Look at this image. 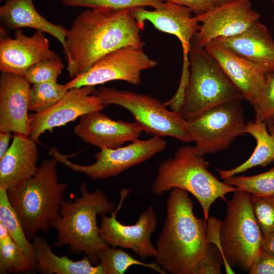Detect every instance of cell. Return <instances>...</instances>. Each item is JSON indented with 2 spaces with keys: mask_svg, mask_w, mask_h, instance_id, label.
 I'll use <instances>...</instances> for the list:
<instances>
[{
  "mask_svg": "<svg viewBox=\"0 0 274 274\" xmlns=\"http://www.w3.org/2000/svg\"><path fill=\"white\" fill-rule=\"evenodd\" d=\"M139 23L127 9H90L75 19L63 51L71 78L87 71L101 57L118 49H143Z\"/></svg>",
  "mask_w": 274,
  "mask_h": 274,
  "instance_id": "6da1fadb",
  "label": "cell"
},
{
  "mask_svg": "<svg viewBox=\"0 0 274 274\" xmlns=\"http://www.w3.org/2000/svg\"><path fill=\"white\" fill-rule=\"evenodd\" d=\"M166 211L154 261L166 273L196 274L211 245L207 220L195 216L188 192L179 188L170 191Z\"/></svg>",
  "mask_w": 274,
  "mask_h": 274,
  "instance_id": "7a4b0ae2",
  "label": "cell"
},
{
  "mask_svg": "<svg viewBox=\"0 0 274 274\" xmlns=\"http://www.w3.org/2000/svg\"><path fill=\"white\" fill-rule=\"evenodd\" d=\"M80 197L62 201L58 216L51 227L56 231L53 246H68L70 254L84 253L93 265L99 264L98 252L108 246L99 234L97 217L112 213L115 204L109 200L103 191L89 192L85 182L79 186Z\"/></svg>",
  "mask_w": 274,
  "mask_h": 274,
  "instance_id": "3957f363",
  "label": "cell"
},
{
  "mask_svg": "<svg viewBox=\"0 0 274 274\" xmlns=\"http://www.w3.org/2000/svg\"><path fill=\"white\" fill-rule=\"evenodd\" d=\"M57 162L54 157L43 160L34 176L7 189L10 203L30 241L39 231L47 233L59 214L67 186L58 181Z\"/></svg>",
  "mask_w": 274,
  "mask_h": 274,
  "instance_id": "277c9868",
  "label": "cell"
},
{
  "mask_svg": "<svg viewBox=\"0 0 274 274\" xmlns=\"http://www.w3.org/2000/svg\"><path fill=\"white\" fill-rule=\"evenodd\" d=\"M208 166L209 163L197 154L194 146L181 147L173 157L159 165L151 192L160 196L179 188L190 192L199 202L207 220L211 207L217 199L225 200L226 194L240 190L220 181L208 170Z\"/></svg>",
  "mask_w": 274,
  "mask_h": 274,
  "instance_id": "5b68a950",
  "label": "cell"
},
{
  "mask_svg": "<svg viewBox=\"0 0 274 274\" xmlns=\"http://www.w3.org/2000/svg\"><path fill=\"white\" fill-rule=\"evenodd\" d=\"M190 74L179 113L187 120L221 104L244 97L217 61L193 38L189 51Z\"/></svg>",
  "mask_w": 274,
  "mask_h": 274,
  "instance_id": "8992f818",
  "label": "cell"
},
{
  "mask_svg": "<svg viewBox=\"0 0 274 274\" xmlns=\"http://www.w3.org/2000/svg\"><path fill=\"white\" fill-rule=\"evenodd\" d=\"M220 239L226 273H235L232 268L248 272L262 250L263 239L250 193L236 191L227 201Z\"/></svg>",
  "mask_w": 274,
  "mask_h": 274,
  "instance_id": "52a82bcc",
  "label": "cell"
},
{
  "mask_svg": "<svg viewBox=\"0 0 274 274\" xmlns=\"http://www.w3.org/2000/svg\"><path fill=\"white\" fill-rule=\"evenodd\" d=\"M94 94L106 106L116 105L128 111L143 131L149 135L170 136L184 143L192 142L186 120L179 112L167 110L163 103L153 97L108 87H99Z\"/></svg>",
  "mask_w": 274,
  "mask_h": 274,
  "instance_id": "ba28073f",
  "label": "cell"
},
{
  "mask_svg": "<svg viewBox=\"0 0 274 274\" xmlns=\"http://www.w3.org/2000/svg\"><path fill=\"white\" fill-rule=\"evenodd\" d=\"M241 101L226 102L186 120V128L197 154H215L227 149L246 132Z\"/></svg>",
  "mask_w": 274,
  "mask_h": 274,
  "instance_id": "9c48e42d",
  "label": "cell"
},
{
  "mask_svg": "<svg viewBox=\"0 0 274 274\" xmlns=\"http://www.w3.org/2000/svg\"><path fill=\"white\" fill-rule=\"evenodd\" d=\"M166 142L161 137L153 136L145 140L139 139L127 146L115 149H101L95 153V161L83 165L68 159L55 148H51L49 154L74 172L82 173L93 180L114 177L131 167L150 159L163 151Z\"/></svg>",
  "mask_w": 274,
  "mask_h": 274,
  "instance_id": "30bf717a",
  "label": "cell"
},
{
  "mask_svg": "<svg viewBox=\"0 0 274 274\" xmlns=\"http://www.w3.org/2000/svg\"><path fill=\"white\" fill-rule=\"evenodd\" d=\"M157 65V62L143 49L125 47L101 57L87 71L77 76L64 86L70 90L94 86L114 80H122L136 85L142 82V72Z\"/></svg>",
  "mask_w": 274,
  "mask_h": 274,
  "instance_id": "8fae6325",
  "label": "cell"
},
{
  "mask_svg": "<svg viewBox=\"0 0 274 274\" xmlns=\"http://www.w3.org/2000/svg\"><path fill=\"white\" fill-rule=\"evenodd\" d=\"M128 190H122L118 206L110 217L101 216L99 234L102 240L113 248L131 250L140 258H154L156 247L151 241L152 234L158 222L153 206H151L139 216L133 225H124L116 218L122 202L129 193Z\"/></svg>",
  "mask_w": 274,
  "mask_h": 274,
  "instance_id": "7c38bea8",
  "label": "cell"
},
{
  "mask_svg": "<svg viewBox=\"0 0 274 274\" xmlns=\"http://www.w3.org/2000/svg\"><path fill=\"white\" fill-rule=\"evenodd\" d=\"M132 14L141 30L149 21L158 30L175 36L183 48V65L179 88L184 89L190 74L189 51L192 39L200 28L199 22L187 7L172 2L162 3L161 7L148 11L144 8L133 9Z\"/></svg>",
  "mask_w": 274,
  "mask_h": 274,
  "instance_id": "4fadbf2b",
  "label": "cell"
},
{
  "mask_svg": "<svg viewBox=\"0 0 274 274\" xmlns=\"http://www.w3.org/2000/svg\"><path fill=\"white\" fill-rule=\"evenodd\" d=\"M195 16L201 24L194 39L203 47L217 38L241 33L260 17L252 0H233Z\"/></svg>",
  "mask_w": 274,
  "mask_h": 274,
  "instance_id": "5bb4252c",
  "label": "cell"
},
{
  "mask_svg": "<svg viewBox=\"0 0 274 274\" xmlns=\"http://www.w3.org/2000/svg\"><path fill=\"white\" fill-rule=\"evenodd\" d=\"M94 86H83L68 90L64 96L53 106L44 112L29 115V138L39 142L40 136L46 131L74 121L85 114L102 111L106 106L94 94Z\"/></svg>",
  "mask_w": 274,
  "mask_h": 274,
  "instance_id": "9a60e30c",
  "label": "cell"
},
{
  "mask_svg": "<svg viewBox=\"0 0 274 274\" xmlns=\"http://www.w3.org/2000/svg\"><path fill=\"white\" fill-rule=\"evenodd\" d=\"M30 83L21 75L2 72L0 76V132L29 138Z\"/></svg>",
  "mask_w": 274,
  "mask_h": 274,
  "instance_id": "2e32d148",
  "label": "cell"
},
{
  "mask_svg": "<svg viewBox=\"0 0 274 274\" xmlns=\"http://www.w3.org/2000/svg\"><path fill=\"white\" fill-rule=\"evenodd\" d=\"M101 111L80 116L74 128V134L83 142L100 150L117 148L127 142L139 140L143 131L139 124L113 120Z\"/></svg>",
  "mask_w": 274,
  "mask_h": 274,
  "instance_id": "e0dca14e",
  "label": "cell"
},
{
  "mask_svg": "<svg viewBox=\"0 0 274 274\" xmlns=\"http://www.w3.org/2000/svg\"><path fill=\"white\" fill-rule=\"evenodd\" d=\"M14 38H5L0 42V70L23 76L33 64L44 60L59 57L50 49L44 33L36 31L30 37L21 28L16 29Z\"/></svg>",
  "mask_w": 274,
  "mask_h": 274,
  "instance_id": "ac0fdd59",
  "label": "cell"
},
{
  "mask_svg": "<svg viewBox=\"0 0 274 274\" xmlns=\"http://www.w3.org/2000/svg\"><path fill=\"white\" fill-rule=\"evenodd\" d=\"M251 105L258 99L266 73L259 66L212 41L204 47Z\"/></svg>",
  "mask_w": 274,
  "mask_h": 274,
  "instance_id": "d6986e66",
  "label": "cell"
},
{
  "mask_svg": "<svg viewBox=\"0 0 274 274\" xmlns=\"http://www.w3.org/2000/svg\"><path fill=\"white\" fill-rule=\"evenodd\" d=\"M213 41L258 65L266 74L274 72V40L260 20L239 35Z\"/></svg>",
  "mask_w": 274,
  "mask_h": 274,
  "instance_id": "ffe728a7",
  "label": "cell"
},
{
  "mask_svg": "<svg viewBox=\"0 0 274 274\" xmlns=\"http://www.w3.org/2000/svg\"><path fill=\"white\" fill-rule=\"evenodd\" d=\"M39 158L36 142L14 134L12 144L0 159V187L11 189L34 176Z\"/></svg>",
  "mask_w": 274,
  "mask_h": 274,
  "instance_id": "44dd1931",
  "label": "cell"
},
{
  "mask_svg": "<svg viewBox=\"0 0 274 274\" xmlns=\"http://www.w3.org/2000/svg\"><path fill=\"white\" fill-rule=\"evenodd\" d=\"M0 18L3 25L8 29L32 28L52 36L63 48L65 46L68 29L42 16L36 9L33 0L6 1L0 7Z\"/></svg>",
  "mask_w": 274,
  "mask_h": 274,
  "instance_id": "7402d4cb",
  "label": "cell"
},
{
  "mask_svg": "<svg viewBox=\"0 0 274 274\" xmlns=\"http://www.w3.org/2000/svg\"><path fill=\"white\" fill-rule=\"evenodd\" d=\"M37 261V269L42 274H105L101 263L93 265L86 257L74 261L66 256L56 255L46 238L36 235L31 241Z\"/></svg>",
  "mask_w": 274,
  "mask_h": 274,
  "instance_id": "603a6c76",
  "label": "cell"
},
{
  "mask_svg": "<svg viewBox=\"0 0 274 274\" xmlns=\"http://www.w3.org/2000/svg\"><path fill=\"white\" fill-rule=\"evenodd\" d=\"M246 132L255 139V148L249 158L238 166L228 170L216 168L222 179L243 173L254 167H266L274 162V134L268 131L266 124L256 120L248 121Z\"/></svg>",
  "mask_w": 274,
  "mask_h": 274,
  "instance_id": "cb8c5ba5",
  "label": "cell"
},
{
  "mask_svg": "<svg viewBox=\"0 0 274 274\" xmlns=\"http://www.w3.org/2000/svg\"><path fill=\"white\" fill-rule=\"evenodd\" d=\"M0 222L7 228L13 241L21 249L37 269V261L32 242L26 237L21 223L10 203L7 188L0 187Z\"/></svg>",
  "mask_w": 274,
  "mask_h": 274,
  "instance_id": "d4e9b609",
  "label": "cell"
},
{
  "mask_svg": "<svg viewBox=\"0 0 274 274\" xmlns=\"http://www.w3.org/2000/svg\"><path fill=\"white\" fill-rule=\"evenodd\" d=\"M0 273H30L35 269L7 228L0 223Z\"/></svg>",
  "mask_w": 274,
  "mask_h": 274,
  "instance_id": "484cf974",
  "label": "cell"
},
{
  "mask_svg": "<svg viewBox=\"0 0 274 274\" xmlns=\"http://www.w3.org/2000/svg\"><path fill=\"white\" fill-rule=\"evenodd\" d=\"M98 257L102 265L105 274H124L132 265H139L155 270L160 274L166 273L155 261L145 263L134 258L121 249L108 246L99 250Z\"/></svg>",
  "mask_w": 274,
  "mask_h": 274,
  "instance_id": "4316f807",
  "label": "cell"
},
{
  "mask_svg": "<svg viewBox=\"0 0 274 274\" xmlns=\"http://www.w3.org/2000/svg\"><path fill=\"white\" fill-rule=\"evenodd\" d=\"M225 183L257 196H274V166L253 176H232L224 180Z\"/></svg>",
  "mask_w": 274,
  "mask_h": 274,
  "instance_id": "83f0119b",
  "label": "cell"
},
{
  "mask_svg": "<svg viewBox=\"0 0 274 274\" xmlns=\"http://www.w3.org/2000/svg\"><path fill=\"white\" fill-rule=\"evenodd\" d=\"M64 85L57 82L32 84L29 92V110L39 113L49 109L66 94Z\"/></svg>",
  "mask_w": 274,
  "mask_h": 274,
  "instance_id": "f1b7e54d",
  "label": "cell"
},
{
  "mask_svg": "<svg viewBox=\"0 0 274 274\" xmlns=\"http://www.w3.org/2000/svg\"><path fill=\"white\" fill-rule=\"evenodd\" d=\"M62 3L66 6L75 7L132 10L145 7L158 9L163 2L161 0H62Z\"/></svg>",
  "mask_w": 274,
  "mask_h": 274,
  "instance_id": "f546056e",
  "label": "cell"
},
{
  "mask_svg": "<svg viewBox=\"0 0 274 274\" xmlns=\"http://www.w3.org/2000/svg\"><path fill=\"white\" fill-rule=\"evenodd\" d=\"M63 67L59 57L44 60L30 66L23 76L31 84L57 82Z\"/></svg>",
  "mask_w": 274,
  "mask_h": 274,
  "instance_id": "4dcf8cb0",
  "label": "cell"
},
{
  "mask_svg": "<svg viewBox=\"0 0 274 274\" xmlns=\"http://www.w3.org/2000/svg\"><path fill=\"white\" fill-rule=\"evenodd\" d=\"M251 106L255 112V120L266 125L274 120V72L266 74L261 92Z\"/></svg>",
  "mask_w": 274,
  "mask_h": 274,
  "instance_id": "1f68e13d",
  "label": "cell"
},
{
  "mask_svg": "<svg viewBox=\"0 0 274 274\" xmlns=\"http://www.w3.org/2000/svg\"><path fill=\"white\" fill-rule=\"evenodd\" d=\"M251 203L263 237L274 232V196L251 195Z\"/></svg>",
  "mask_w": 274,
  "mask_h": 274,
  "instance_id": "d6a6232c",
  "label": "cell"
},
{
  "mask_svg": "<svg viewBox=\"0 0 274 274\" xmlns=\"http://www.w3.org/2000/svg\"><path fill=\"white\" fill-rule=\"evenodd\" d=\"M224 260L218 249L211 245L202 262L198 266L196 274H220Z\"/></svg>",
  "mask_w": 274,
  "mask_h": 274,
  "instance_id": "836d02e7",
  "label": "cell"
},
{
  "mask_svg": "<svg viewBox=\"0 0 274 274\" xmlns=\"http://www.w3.org/2000/svg\"><path fill=\"white\" fill-rule=\"evenodd\" d=\"M248 273L250 274H274V253L262 250Z\"/></svg>",
  "mask_w": 274,
  "mask_h": 274,
  "instance_id": "e575fe53",
  "label": "cell"
},
{
  "mask_svg": "<svg viewBox=\"0 0 274 274\" xmlns=\"http://www.w3.org/2000/svg\"><path fill=\"white\" fill-rule=\"evenodd\" d=\"M188 8L195 15L203 13L217 6L215 0H161Z\"/></svg>",
  "mask_w": 274,
  "mask_h": 274,
  "instance_id": "d590c367",
  "label": "cell"
},
{
  "mask_svg": "<svg viewBox=\"0 0 274 274\" xmlns=\"http://www.w3.org/2000/svg\"><path fill=\"white\" fill-rule=\"evenodd\" d=\"M11 132H0V159L6 153L9 148V144L12 135Z\"/></svg>",
  "mask_w": 274,
  "mask_h": 274,
  "instance_id": "8d00e7d4",
  "label": "cell"
},
{
  "mask_svg": "<svg viewBox=\"0 0 274 274\" xmlns=\"http://www.w3.org/2000/svg\"><path fill=\"white\" fill-rule=\"evenodd\" d=\"M262 248L263 250L274 253V232L263 237Z\"/></svg>",
  "mask_w": 274,
  "mask_h": 274,
  "instance_id": "74e56055",
  "label": "cell"
},
{
  "mask_svg": "<svg viewBox=\"0 0 274 274\" xmlns=\"http://www.w3.org/2000/svg\"><path fill=\"white\" fill-rule=\"evenodd\" d=\"M267 127L268 131L271 133L274 134V120L267 124Z\"/></svg>",
  "mask_w": 274,
  "mask_h": 274,
  "instance_id": "f35d334b",
  "label": "cell"
},
{
  "mask_svg": "<svg viewBox=\"0 0 274 274\" xmlns=\"http://www.w3.org/2000/svg\"><path fill=\"white\" fill-rule=\"evenodd\" d=\"M217 6L221 5L224 4L228 2L233 1V0H215Z\"/></svg>",
  "mask_w": 274,
  "mask_h": 274,
  "instance_id": "ab89813d",
  "label": "cell"
},
{
  "mask_svg": "<svg viewBox=\"0 0 274 274\" xmlns=\"http://www.w3.org/2000/svg\"><path fill=\"white\" fill-rule=\"evenodd\" d=\"M273 3L274 4V0H272Z\"/></svg>",
  "mask_w": 274,
  "mask_h": 274,
  "instance_id": "60d3db41",
  "label": "cell"
}]
</instances>
